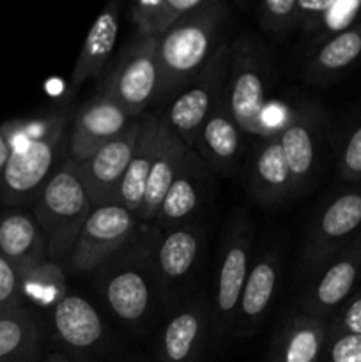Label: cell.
I'll return each instance as SVG.
<instances>
[{"mask_svg":"<svg viewBox=\"0 0 361 362\" xmlns=\"http://www.w3.org/2000/svg\"><path fill=\"white\" fill-rule=\"evenodd\" d=\"M229 9L219 0H205L204 6L186 14L158 41L159 99H173L207 64L222 39Z\"/></svg>","mask_w":361,"mask_h":362,"instance_id":"1","label":"cell"},{"mask_svg":"<svg viewBox=\"0 0 361 362\" xmlns=\"http://www.w3.org/2000/svg\"><path fill=\"white\" fill-rule=\"evenodd\" d=\"M156 228L147 237H134L122 251L98 271L96 285L113 317L124 325L138 327L154 313L161 299L152 262Z\"/></svg>","mask_w":361,"mask_h":362,"instance_id":"2","label":"cell"},{"mask_svg":"<svg viewBox=\"0 0 361 362\" xmlns=\"http://www.w3.org/2000/svg\"><path fill=\"white\" fill-rule=\"evenodd\" d=\"M92 209L76 166L66 158L38 193L32 212L45 233L50 260L62 264Z\"/></svg>","mask_w":361,"mask_h":362,"instance_id":"3","label":"cell"},{"mask_svg":"<svg viewBox=\"0 0 361 362\" xmlns=\"http://www.w3.org/2000/svg\"><path fill=\"white\" fill-rule=\"evenodd\" d=\"M69 110H57L46 133L9 141L11 156L0 173V198L7 205L34 202L46 180L55 172L57 159L66 148L71 124Z\"/></svg>","mask_w":361,"mask_h":362,"instance_id":"4","label":"cell"},{"mask_svg":"<svg viewBox=\"0 0 361 362\" xmlns=\"http://www.w3.org/2000/svg\"><path fill=\"white\" fill-rule=\"evenodd\" d=\"M271 76L269 53L257 39L241 37L232 42L227 99L234 120L248 136L273 134L265 122Z\"/></svg>","mask_w":361,"mask_h":362,"instance_id":"5","label":"cell"},{"mask_svg":"<svg viewBox=\"0 0 361 362\" xmlns=\"http://www.w3.org/2000/svg\"><path fill=\"white\" fill-rule=\"evenodd\" d=\"M158 41L142 35L131 39L99 85L98 94L117 103L131 119L144 115L145 108L158 101Z\"/></svg>","mask_w":361,"mask_h":362,"instance_id":"6","label":"cell"},{"mask_svg":"<svg viewBox=\"0 0 361 362\" xmlns=\"http://www.w3.org/2000/svg\"><path fill=\"white\" fill-rule=\"evenodd\" d=\"M253 221L239 211L230 219L219 251L218 272L211 303V331L223 336L234 325L241 292L253 264Z\"/></svg>","mask_w":361,"mask_h":362,"instance_id":"7","label":"cell"},{"mask_svg":"<svg viewBox=\"0 0 361 362\" xmlns=\"http://www.w3.org/2000/svg\"><path fill=\"white\" fill-rule=\"evenodd\" d=\"M138 233V219L122 205L94 207L81 226L69 253L64 258L66 274L99 271L110 258L122 251Z\"/></svg>","mask_w":361,"mask_h":362,"instance_id":"8","label":"cell"},{"mask_svg":"<svg viewBox=\"0 0 361 362\" xmlns=\"http://www.w3.org/2000/svg\"><path fill=\"white\" fill-rule=\"evenodd\" d=\"M230 53L232 42L223 41L200 73L172 99L168 113L163 115L173 133L190 148H193L202 124L227 92Z\"/></svg>","mask_w":361,"mask_h":362,"instance_id":"9","label":"cell"},{"mask_svg":"<svg viewBox=\"0 0 361 362\" xmlns=\"http://www.w3.org/2000/svg\"><path fill=\"white\" fill-rule=\"evenodd\" d=\"M360 235L361 182H356L335 194L315 218L303 251L306 271L315 272Z\"/></svg>","mask_w":361,"mask_h":362,"instance_id":"10","label":"cell"},{"mask_svg":"<svg viewBox=\"0 0 361 362\" xmlns=\"http://www.w3.org/2000/svg\"><path fill=\"white\" fill-rule=\"evenodd\" d=\"M301 293V313L329 318L360 288L361 235L314 272Z\"/></svg>","mask_w":361,"mask_h":362,"instance_id":"11","label":"cell"},{"mask_svg":"<svg viewBox=\"0 0 361 362\" xmlns=\"http://www.w3.org/2000/svg\"><path fill=\"white\" fill-rule=\"evenodd\" d=\"M138 129H140V117L131 120L122 134L94 152L91 158L78 165L73 163L94 207L117 204L119 189L137 144Z\"/></svg>","mask_w":361,"mask_h":362,"instance_id":"12","label":"cell"},{"mask_svg":"<svg viewBox=\"0 0 361 362\" xmlns=\"http://www.w3.org/2000/svg\"><path fill=\"white\" fill-rule=\"evenodd\" d=\"M131 117L117 103L103 94H96L71 117L66 141V158L71 163L85 161L105 147L131 124Z\"/></svg>","mask_w":361,"mask_h":362,"instance_id":"13","label":"cell"},{"mask_svg":"<svg viewBox=\"0 0 361 362\" xmlns=\"http://www.w3.org/2000/svg\"><path fill=\"white\" fill-rule=\"evenodd\" d=\"M204 244V228L197 223L176 226V228H156L152 262L158 279L161 299L186 281L193 272Z\"/></svg>","mask_w":361,"mask_h":362,"instance_id":"14","label":"cell"},{"mask_svg":"<svg viewBox=\"0 0 361 362\" xmlns=\"http://www.w3.org/2000/svg\"><path fill=\"white\" fill-rule=\"evenodd\" d=\"M282 152L289 165L294 189L310 186L319 161L322 141V112L317 105H303L289 117L282 129L276 131Z\"/></svg>","mask_w":361,"mask_h":362,"instance_id":"15","label":"cell"},{"mask_svg":"<svg viewBox=\"0 0 361 362\" xmlns=\"http://www.w3.org/2000/svg\"><path fill=\"white\" fill-rule=\"evenodd\" d=\"M209 186L211 175L207 165L193 148H190L159 205L154 219L156 228L168 230L191 223L209 198Z\"/></svg>","mask_w":361,"mask_h":362,"instance_id":"16","label":"cell"},{"mask_svg":"<svg viewBox=\"0 0 361 362\" xmlns=\"http://www.w3.org/2000/svg\"><path fill=\"white\" fill-rule=\"evenodd\" d=\"M280 274V253L275 247H268L255 258L234 317L232 331L236 338H248L258 331L276 296Z\"/></svg>","mask_w":361,"mask_h":362,"instance_id":"17","label":"cell"},{"mask_svg":"<svg viewBox=\"0 0 361 362\" xmlns=\"http://www.w3.org/2000/svg\"><path fill=\"white\" fill-rule=\"evenodd\" d=\"M211 332V311L204 300H188L173 311L159 336V362H200Z\"/></svg>","mask_w":361,"mask_h":362,"instance_id":"18","label":"cell"},{"mask_svg":"<svg viewBox=\"0 0 361 362\" xmlns=\"http://www.w3.org/2000/svg\"><path fill=\"white\" fill-rule=\"evenodd\" d=\"M244 133L239 129L230 112L227 92L202 124L193 151L202 161L219 173H232L239 165L244 147Z\"/></svg>","mask_w":361,"mask_h":362,"instance_id":"19","label":"cell"},{"mask_svg":"<svg viewBox=\"0 0 361 362\" xmlns=\"http://www.w3.org/2000/svg\"><path fill=\"white\" fill-rule=\"evenodd\" d=\"M248 187L262 205H276L296 194L278 133L258 140L248 165Z\"/></svg>","mask_w":361,"mask_h":362,"instance_id":"20","label":"cell"},{"mask_svg":"<svg viewBox=\"0 0 361 362\" xmlns=\"http://www.w3.org/2000/svg\"><path fill=\"white\" fill-rule=\"evenodd\" d=\"M0 253L18 274L50 260L45 233L32 212L9 209L0 216Z\"/></svg>","mask_w":361,"mask_h":362,"instance_id":"21","label":"cell"},{"mask_svg":"<svg viewBox=\"0 0 361 362\" xmlns=\"http://www.w3.org/2000/svg\"><path fill=\"white\" fill-rule=\"evenodd\" d=\"M120 6L117 2L108 4L99 13L85 37L81 52L78 55L74 69L69 78V94H76L78 88L87 80L98 78L105 73L113 55L117 37H119Z\"/></svg>","mask_w":361,"mask_h":362,"instance_id":"22","label":"cell"},{"mask_svg":"<svg viewBox=\"0 0 361 362\" xmlns=\"http://www.w3.org/2000/svg\"><path fill=\"white\" fill-rule=\"evenodd\" d=\"M163 117L144 113L140 115V129H138L137 144H134L133 156H131L130 166L124 175L122 186L117 197V205L137 216L144 202L145 187H147L149 175H151L152 165H154L156 154L161 140Z\"/></svg>","mask_w":361,"mask_h":362,"instance_id":"23","label":"cell"},{"mask_svg":"<svg viewBox=\"0 0 361 362\" xmlns=\"http://www.w3.org/2000/svg\"><path fill=\"white\" fill-rule=\"evenodd\" d=\"M328 341V320L297 313L273 339L269 362H321Z\"/></svg>","mask_w":361,"mask_h":362,"instance_id":"24","label":"cell"},{"mask_svg":"<svg viewBox=\"0 0 361 362\" xmlns=\"http://www.w3.org/2000/svg\"><path fill=\"white\" fill-rule=\"evenodd\" d=\"M361 60V21L310 48L304 62V78L324 85L353 69Z\"/></svg>","mask_w":361,"mask_h":362,"instance_id":"25","label":"cell"},{"mask_svg":"<svg viewBox=\"0 0 361 362\" xmlns=\"http://www.w3.org/2000/svg\"><path fill=\"white\" fill-rule=\"evenodd\" d=\"M52 320L60 341L76 352L94 349L105 336V324L99 311L85 297L73 293H67L53 308Z\"/></svg>","mask_w":361,"mask_h":362,"instance_id":"26","label":"cell"},{"mask_svg":"<svg viewBox=\"0 0 361 362\" xmlns=\"http://www.w3.org/2000/svg\"><path fill=\"white\" fill-rule=\"evenodd\" d=\"M188 151L190 147L173 133L172 127L166 124L165 117H163L161 140H159L158 154H156L154 165H152L151 175H149L147 187H145L144 202L137 214L138 221L154 223L159 205H161L170 184L173 182V177L180 168V163Z\"/></svg>","mask_w":361,"mask_h":362,"instance_id":"27","label":"cell"},{"mask_svg":"<svg viewBox=\"0 0 361 362\" xmlns=\"http://www.w3.org/2000/svg\"><path fill=\"white\" fill-rule=\"evenodd\" d=\"M297 9L310 48L361 21V0H297Z\"/></svg>","mask_w":361,"mask_h":362,"instance_id":"28","label":"cell"},{"mask_svg":"<svg viewBox=\"0 0 361 362\" xmlns=\"http://www.w3.org/2000/svg\"><path fill=\"white\" fill-rule=\"evenodd\" d=\"M205 0H138L131 6V18L142 37H161L186 14L204 6Z\"/></svg>","mask_w":361,"mask_h":362,"instance_id":"29","label":"cell"},{"mask_svg":"<svg viewBox=\"0 0 361 362\" xmlns=\"http://www.w3.org/2000/svg\"><path fill=\"white\" fill-rule=\"evenodd\" d=\"M20 276V290L23 303L42 310H53L67 296V276L62 264L45 260L27 269Z\"/></svg>","mask_w":361,"mask_h":362,"instance_id":"30","label":"cell"},{"mask_svg":"<svg viewBox=\"0 0 361 362\" xmlns=\"http://www.w3.org/2000/svg\"><path fill=\"white\" fill-rule=\"evenodd\" d=\"M39 329L27 310L0 317V362H35Z\"/></svg>","mask_w":361,"mask_h":362,"instance_id":"31","label":"cell"},{"mask_svg":"<svg viewBox=\"0 0 361 362\" xmlns=\"http://www.w3.org/2000/svg\"><path fill=\"white\" fill-rule=\"evenodd\" d=\"M257 18L260 27L276 39H285L299 30L301 18L297 0H265L258 4Z\"/></svg>","mask_w":361,"mask_h":362,"instance_id":"32","label":"cell"},{"mask_svg":"<svg viewBox=\"0 0 361 362\" xmlns=\"http://www.w3.org/2000/svg\"><path fill=\"white\" fill-rule=\"evenodd\" d=\"M343 334H361V285L328 320V338Z\"/></svg>","mask_w":361,"mask_h":362,"instance_id":"33","label":"cell"},{"mask_svg":"<svg viewBox=\"0 0 361 362\" xmlns=\"http://www.w3.org/2000/svg\"><path fill=\"white\" fill-rule=\"evenodd\" d=\"M23 310V297L20 290V276L16 269L0 253V317Z\"/></svg>","mask_w":361,"mask_h":362,"instance_id":"34","label":"cell"},{"mask_svg":"<svg viewBox=\"0 0 361 362\" xmlns=\"http://www.w3.org/2000/svg\"><path fill=\"white\" fill-rule=\"evenodd\" d=\"M340 177L345 182H361V122L345 140L338 159Z\"/></svg>","mask_w":361,"mask_h":362,"instance_id":"35","label":"cell"},{"mask_svg":"<svg viewBox=\"0 0 361 362\" xmlns=\"http://www.w3.org/2000/svg\"><path fill=\"white\" fill-rule=\"evenodd\" d=\"M321 362H361V334L328 338Z\"/></svg>","mask_w":361,"mask_h":362,"instance_id":"36","label":"cell"},{"mask_svg":"<svg viewBox=\"0 0 361 362\" xmlns=\"http://www.w3.org/2000/svg\"><path fill=\"white\" fill-rule=\"evenodd\" d=\"M9 156H11V147H9V144H7L6 134H4V131L0 129V173H2V170H4V166H6Z\"/></svg>","mask_w":361,"mask_h":362,"instance_id":"37","label":"cell"},{"mask_svg":"<svg viewBox=\"0 0 361 362\" xmlns=\"http://www.w3.org/2000/svg\"><path fill=\"white\" fill-rule=\"evenodd\" d=\"M45 362H73V361H71L67 356H64V354H50V356L45 359Z\"/></svg>","mask_w":361,"mask_h":362,"instance_id":"38","label":"cell"}]
</instances>
